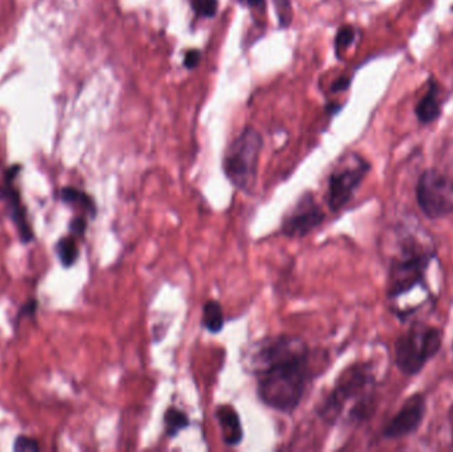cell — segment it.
<instances>
[{
  "mask_svg": "<svg viewBox=\"0 0 453 452\" xmlns=\"http://www.w3.org/2000/svg\"><path fill=\"white\" fill-rule=\"evenodd\" d=\"M244 370L256 378L259 399L272 410L291 414L311 379V349L297 336H268L243 353Z\"/></svg>",
  "mask_w": 453,
  "mask_h": 452,
  "instance_id": "6da1fadb",
  "label": "cell"
},
{
  "mask_svg": "<svg viewBox=\"0 0 453 452\" xmlns=\"http://www.w3.org/2000/svg\"><path fill=\"white\" fill-rule=\"evenodd\" d=\"M374 385L373 369L365 362H358L345 369L337 378L330 393L323 399L318 414L328 423L335 424L345 413L350 402L354 406L350 410L351 421H363L373 411V396L368 389Z\"/></svg>",
  "mask_w": 453,
  "mask_h": 452,
  "instance_id": "7a4b0ae2",
  "label": "cell"
},
{
  "mask_svg": "<svg viewBox=\"0 0 453 452\" xmlns=\"http://www.w3.org/2000/svg\"><path fill=\"white\" fill-rule=\"evenodd\" d=\"M263 137L254 128H246L228 146L223 160L226 179L236 188L251 194L255 189Z\"/></svg>",
  "mask_w": 453,
  "mask_h": 452,
  "instance_id": "3957f363",
  "label": "cell"
},
{
  "mask_svg": "<svg viewBox=\"0 0 453 452\" xmlns=\"http://www.w3.org/2000/svg\"><path fill=\"white\" fill-rule=\"evenodd\" d=\"M442 330L436 327L415 324L395 342V362L406 376H416L442 348Z\"/></svg>",
  "mask_w": 453,
  "mask_h": 452,
  "instance_id": "277c9868",
  "label": "cell"
},
{
  "mask_svg": "<svg viewBox=\"0 0 453 452\" xmlns=\"http://www.w3.org/2000/svg\"><path fill=\"white\" fill-rule=\"evenodd\" d=\"M432 259L434 252L427 251L425 247L416 245L415 242H408L403 245L402 251L391 262L388 276V297H400L415 288L417 284L422 283Z\"/></svg>",
  "mask_w": 453,
  "mask_h": 452,
  "instance_id": "5b68a950",
  "label": "cell"
},
{
  "mask_svg": "<svg viewBox=\"0 0 453 452\" xmlns=\"http://www.w3.org/2000/svg\"><path fill=\"white\" fill-rule=\"evenodd\" d=\"M370 163L357 154L350 155L348 160H342L335 169L331 171L328 182V206L333 212L340 211L354 197L362 180L370 170Z\"/></svg>",
  "mask_w": 453,
  "mask_h": 452,
  "instance_id": "8992f818",
  "label": "cell"
},
{
  "mask_svg": "<svg viewBox=\"0 0 453 452\" xmlns=\"http://www.w3.org/2000/svg\"><path fill=\"white\" fill-rule=\"evenodd\" d=\"M416 199L425 217H448L453 212V185L437 170H425L416 185Z\"/></svg>",
  "mask_w": 453,
  "mask_h": 452,
  "instance_id": "52a82bcc",
  "label": "cell"
},
{
  "mask_svg": "<svg viewBox=\"0 0 453 452\" xmlns=\"http://www.w3.org/2000/svg\"><path fill=\"white\" fill-rule=\"evenodd\" d=\"M325 220V211L317 203L313 192L302 194L281 220V234L289 239H302L309 235Z\"/></svg>",
  "mask_w": 453,
  "mask_h": 452,
  "instance_id": "ba28073f",
  "label": "cell"
},
{
  "mask_svg": "<svg viewBox=\"0 0 453 452\" xmlns=\"http://www.w3.org/2000/svg\"><path fill=\"white\" fill-rule=\"evenodd\" d=\"M427 404L423 394L416 393L408 396L395 416H392L383 428L386 439H399L415 433L425 419Z\"/></svg>",
  "mask_w": 453,
  "mask_h": 452,
  "instance_id": "9c48e42d",
  "label": "cell"
},
{
  "mask_svg": "<svg viewBox=\"0 0 453 452\" xmlns=\"http://www.w3.org/2000/svg\"><path fill=\"white\" fill-rule=\"evenodd\" d=\"M0 199L4 200L10 207L11 219L19 230V235L24 243H28L33 239V234L31 226L27 222V211L21 205L19 191L14 189L12 182H4L3 186H0Z\"/></svg>",
  "mask_w": 453,
  "mask_h": 452,
  "instance_id": "30bf717a",
  "label": "cell"
},
{
  "mask_svg": "<svg viewBox=\"0 0 453 452\" xmlns=\"http://www.w3.org/2000/svg\"><path fill=\"white\" fill-rule=\"evenodd\" d=\"M217 423L222 431V439L226 446L235 447L243 442L244 430L236 410L231 405H219L215 410Z\"/></svg>",
  "mask_w": 453,
  "mask_h": 452,
  "instance_id": "8fae6325",
  "label": "cell"
},
{
  "mask_svg": "<svg viewBox=\"0 0 453 452\" xmlns=\"http://www.w3.org/2000/svg\"><path fill=\"white\" fill-rule=\"evenodd\" d=\"M416 117L422 123H434L440 115V104H439V86L431 81L429 88L422 100L417 103L415 109Z\"/></svg>",
  "mask_w": 453,
  "mask_h": 452,
  "instance_id": "7c38bea8",
  "label": "cell"
},
{
  "mask_svg": "<svg viewBox=\"0 0 453 452\" xmlns=\"http://www.w3.org/2000/svg\"><path fill=\"white\" fill-rule=\"evenodd\" d=\"M226 319L220 302L217 300H208L203 305L202 327L211 334H219L224 329Z\"/></svg>",
  "mask_w": 453,
  "mask_h": 452,
  "instance_id": "4fadbf2b",
  "label": "cell"
},
{
  "mask_svg": "<svg viewBox=\"0 0 453 452\" xmlns=\"http://www.w3.org/2000/svg\"><path fill=\"white\" fill-rule=\"evenodd\" d=\"M61 200L69 206L84 210L92 217L97 215L95 200L81 190H77L75 188H64L61 190Z\"/></svg>",
  "mask_w": 453,
  "mask_h": 452,
  "instance_id": "5bb4252c",
  "label": "cell"
},
{
  "mask_svg": "<svg viewBox=\"0 0 453 452\" xmlns=\"http://www.w3.org/2000/svg\"><path fill=\"white\" fill-rule=\"evenodd\" d=\"M163 423H165V433L169 438H174L178 433L189 427L191 421H189V415L184 411H182L175 406H170L163 415Z\"/></svg>",
  "mask_w": 453,
  "mask_h": 452,
  "instance_id": "9a60e30c",
  "label": "cell"
},
{
  "mask_svg": "<svg viewBox=\"0 0 453 452\" xmlns=\"http://www.w3.org/2000/svg\"><path fill=\"white\" fill-rule=\"evenodd\" d=\"M56 254L60 259V263L66 268L72 267L78 259V247L76 243L75 236H66L61 237L56 245Z\"/></svg>",
  "mask_w": 453,
  "mask_h": 452,
  "instance_id": "2e32d148",
  "label": "cell"
},
{
  "mask_svg": "<svg viewBox=\"0 0 453 452\" xmlns=\"http://www.w3.org/2000/svg\"><path fill=\"white\" fill-rule=\"evenodd\" d=\"M274 10L278 18L281 29H286L292 24V3L291 0H274Z\"/></svg>",
  "mask_w": 453,
  "mask_h": 452,
  "instance_id": "e0dca14e",
  "label": "cell"
},
{
  "mask_svg": "<svg viewBox=\"0 0 453 452\" xmlns=\"http://www.w3.org/2000/svg\"><path fill=\"white\" fill-rule=\"evenodd\" d=\"M354 38H355V31L351 26H343L342 29H340V31L337 32L335 44H334L337 55H340L342 51L349 47L350 44L354 41Z\"/></svg>",
  "mask_w": 453,
  "mask_h": 452,
  "instance_id": "ac0fdd59",
  "label": "cell"
},
{
  "mask_svg": "<svg viewBox=\"0 0 453 452\" xmlns=\"http://www.w3.org/2000/svg\"><path fill=\"white\" fill-rule=\"evenodd\" d=\"M217 0H192V9L199 16L214 18L217 15Z\"/></svg>",
  "mask_w": 453,
  "mask_h": 452,
  "instance_id": "d6986e66",
  "label": "cell"
},
{
  "mask_svg": "<svg viewBox=\"0 0 453 452\" xmlns=\"http://www.w3.org/2000/svg\"><path fill=\"white\" fill-rule=\"evenodd\" d=\"M14 450L15 451H38L40 450V446L38 443L28 438V436H18L16 441L14 443Z\"/></svg>",
  "mask_w": 453,
  "mask_h": 452,
  "instance_id": "ffe728a7",
  "label": "cell"
},
{
  "mask_svg": "<svg viewBox=\"0 0 453 452\" xmlns=\"http://www.w3.org/2000/svg\"><path fill=\"white\" fill-rule=\"evenodd\" d=\"M69 230L71 234L73 236H83L86 231V220L84 217H75L71 223H69Z\"/></svg>",
  "mask_w": 453,
  "mask_h": 452,
  "instance_id": "44dd1931",
  "label": "cell"
},
{
  "mask_svg": "<svg viewBox=\"0 0 453 452\" xmlns=\"http://www.w3.org/2000/svg\"><path fill=\"white\" fill-rule=\"evenodd\" d=\"M200 57L202 56H200V52H199L198 49H191L186 53V57H184V66L187 69L195 68V66H198L199 61H200Z\"/></svg>",
  "mask_w": 453,
  "mask_h": 452,
  "instance_id": "7402d4cb",
  "label": "cell"
},
{
  "mask_svg": "<svg viewBox=\"0 0 453 452\" xmlns=\"http://www.w3.org/2000/svg\"><path fill=\"white\" fill-rule=\"evenodd\" d=\"M350 78H346V77H340L333 86H331V91L333 92H342V91H346L348 88L350 86Z\"/></svg>",
  "mask_w": 453,
  "mask_h": 452,
  "instance_id": "603a6c76",
  "label": "cell"
},
{
  "mask_svg": "<svg viewBox=\"0 0 453 452\" xmlns=\"http://www.w3.org/2000/svg\"><path fill=\"white\" fill-rule=\"evenodd\" d=\"M20 169H21L20 165L10 166L9 169L6 170V173H4V180H6V182H14V179L18 177Z\"/></svg>",
  "mask_w": 453,
  "mask_h": 452,
  "instance_id": "cb8c5ba5",
  "label": "cell"
},
{
  "mask_svg": "<svg viewBox=\"0 0 453 452\" xmlns=\"http://www.w3.org/2000/svg\"><path fill=\"white\" fill-rule=\"evenodd\" d=\"M239 3L260 11L264 10L265 7V0H239Z\"/></svg>",
  "mask_w": 453,
  "mask_h": 452,
  "instance_id": "d4e9b609",
  "label": "cell"
},
{
  "mask_svg": "<svg viewBox=\"0 0 453 452\" xmlns=\"http://www.w3.org/2000/svg\"><path fill=\"white\" fill-rule=\"evenodd\" d=\"M36 308H38V302H36V300H29V302L23 307L20 314H21V316H23V314H32L33 312L36 311Z\"/></svg>",
  "mask_w": 453,
  "mask_h": 452,
  "instance_id": "484cf974",
  "label": "cell"
}]
</instances>
